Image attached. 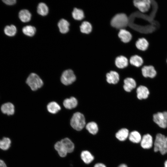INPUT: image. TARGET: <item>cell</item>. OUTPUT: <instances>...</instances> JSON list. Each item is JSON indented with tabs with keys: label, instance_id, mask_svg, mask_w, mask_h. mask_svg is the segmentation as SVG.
I'll return each instance as SVG.
<instances>
[{
	"label": "cell",
	"instance_id": "1",
	"mask_svg": "<svg viewBox=\"0 0 167 167\" xmlns=\"http://www.w3.org/2000/svg\"><path fill=\"white\" fill-rule=\"evenodd\" d=\"M153 150L162 155L167 154V136L161 133H157L154 139Z\"/></svg>",
	"mask_w": 167,
	"mask_h": 167
},
{
	"label": "cell",
	"instance_id": "2",
	"mask_svg": "<svg viewBox=\"0 0 167 167\" xmlns=\"http://www.w3.org/2000/svg\"><path fill=\"white\" fill-rule=\"evenodd\" d=\"M129 19L124 13H118L114 15L111 20L110 24L114 28L120 30L124 29L128 24Z\"/></svg>",
	"mask_w": 167,
	"mask_h": 167
},
{
	"label": "cell",
	"instance_id": "3",
	"mask_svg": "<svg viewBox=\"0 0 167 167\" xmlns=\"http://www.w3.org/2000/svg\"><path fill=\"white\" fill-rule=\"evenodd\" d=\"M70 124L74 129L78 131L81 130L85 125L84 115L79 112L74 113L71 120Z\"/></svg>",
	"mask_w": 167,
	"mask_h": 167
},
{
	"label": "cell",
	"instance_id": "4",
	"mask_svg": "<svg viewBox=\"0 0 167 167\" xmlns=\"http://www.w3.org/2000/svg\"><path fill=\"white\" fill-rule=\"evenodd\" d=\"M26 83L32 91H35L41 88L43 85L42 80L36 74L31 73L26 81Z\"/></svg>",
	"mask_w": 167,
	"mask_h": 167
},
{
	"label": "cell",
	"instance_id": "5",
	"mask_svg": "<svg viewBox=\"0 0 167 167\" xmlns=\"http://www.w3.org/2000/svg\"><path fill=\"white\" fill-rule=\"evenodd\" d=\"M153 120L159 127L161 129L167 128V112H158L154 114Z\"/></svg>",
	"mask_w": 167,
	"mask_h": 167
},
{
	"label": "cell",
	"instance_id": "6",
	"mask_svg": "<svg viewBox=\"0 0 167 167\" xmlns=\"http://www.w3.org/2000/svg\"><path fill=\"white\" fill-rule=\"evenodd\" d=\"M76 79L75 75L73 71L71 69H68L62 73L61 77V81L64 85H68L74 82Z\"/></svg>",
	"mask_w": 167,
	"mask_h": 167
},
{
	"label": "cell",
	"instance_id": "7",
	"mask_svg": "<svg viewBox=\"0 0 167 167\" xmlns=\"http://www.w3.org/2000/svg\"><path fill=\"white\" fill-rule=\"evenodd\" d=\"M154 139L152 136L149 133L144 134L142 137L140 142V146L143 149L148 150L152 148Z\"/></svg>",
	"mask_w": 167,
	"mask_h": 167
},
{
	"label": "cell",
	"instance_id": "8",
	"mask_svg": "<svg viewBox=\"0 0 167 167\" xmlns=\"http://www.w3.org/2000/svg\"><path fill=\"white\" fill-rule=\"evenodd\" d=\"M133 3L141 12L145 13L150 10L151 2L149 0H135L133 1Z\"/></svg>",
	"mask_w": 167,
	"mask_h": 167
},
{
	"label": "cell",
	"instance_id": "9",
	"mask_svg": "<svg viewBox=\"0 0 167 167\" xmlns=\"http://www.w3.org/2000/svg\"><path fill=\"white\" fill-rule=\"evenodd\" d=\"M143 75L145 77L151 78H154L157 74L155 67L152 65L144 66L141 69Z\"/></svg>",
	"mask_w": 167,
	"mask_h": 167
},
{
	"label": "cell",
	"instance_id": "10",
	"mask_svg": "<svg viewBox=\"0 0 167 167\" xmlns=\"http://www.w3.org/2000/svg\"><path fill=\"white\" fill-rule=\"evenodd\" d=\"M137 96L139 100L146 99L149 95V91L145 86L140 85L136 89Z\"/></svg>",
	"mask_w": 167,
	"mask_h": 167
},
{
	"label": "cell",
	"instance_id": "11",
	"mask_svg": "<svg viewBox=\"0 0 167 167\" xmlns=\"http://www.w3.org/2000/svg\"><path fill=\"white\" fill-rule=\"evenodd\" d=\"M135 46L139 50L143 51L147 50L148 49L149 43L148 41L144 37L139 38L136 41Z\"/></svg>",
	"mask_w": 167,
	"mask_h": 167
},
{
	"label": "cell",
	"instance_id": "12",
	"mask_svg": "<svg viewBox=\"0 0 167 167\" xmlns=\"http://www.w3.org/2000/svg\"><path fill=\"white\" fill-rule=\"evenodd\" d=\"M118 35L121 40L124 43L130 42L132 38L131 33L124 29L120 30Z\"/></svg>",
	"mask_w": 167,
	"mask_h": 167
},
{
	"label": "cell",
	"instance_id": "13",
	"mask_svg": "<svg viewBox=\"0 0 167 167\" xmlns=\"http://www.w3.org/2000/svg\"><path fill=\"white\" fill-rule=\"evenodd\" d=\"M123 88L127 92H130L133 89L135 88L136 84L135 80L131 78H127L124 81Z\"/></svg>",
	"mask_w": 167,
	"mask_h": 167
},
{
	"label": "cell",
	"instance_id": "14",
	"mask_svg": "<svg viewBox=\"0 0 167 167\" xmlns=\"http://www.w3.org/2000/svg\"><path fill=\"white\" fill-rule=\"evenodd\" d=\"M1 109L3 113L8 115H12L14 113V106L10 102L6 103L2 105Z\"/></svg>",
	"mask_w": 167,
	"mask_h": 167
},
{
	"label": "cell",
	"instance_id": "15",
	"mask_svg": "<svg viewBox=\"0 0 167 167\" xmlns=\"http://www.w3.org/2000/svg\"><path fill=\"white\" fill-rule=\"evenodd\" d=\"M106 80L109 84H115L118 83L119 80V75L115 71H111L106 74Z\"/></svg>",
	"mask_w": 167,
	"mask_h": 167
},
{
	"label": "cell",
	"instance_id": "16",
	"mask_svg": "<svg viewBox=\"0 0 167 167\" xmlns=\"http://www.w3.org/2000/svg\"><path fill=\"white\" fill-rule=\"evenodd\" d=\"M78 104L77 99L74 97L65 99L63 101V105L65 108L71 109L76 107Z\"/></svg>",
	"mask_w": 167,
	"mask_h": 167
},
{
	"label": "cell",
	"instance_id": "17",
	"mask_svg": "<svg viewBox=\"0 0 167 167\" xmlns=\"http://www.w3.org/2000/svg\"><path fill=\"white\" fill-rule=\"evenodd\" d=\"M115 64L119 68H123L128 65V59L125 57L121 55L117 57L115 60Z\"/></svg>",
	"mask_w": 167,
	"mask_h": 167
},
{
	"label": "cell",
	"instance_id": "18",
	"mask_svg": "<svg viewBox=\"0 0 167 167\" xmlns=\"http://www.w3.org/2000/svg\"><path fill=\"white\" fill-rule=\"evenodd\" d=\"M70 24L67 21L64 19H60L58 23V26L60 32L62 33H66L69 30Z\"/></svg>",
	"mask_w": 167,
	"mask_h": 167
},
{
	"label": "cell",
	"instance_id": "19",
	"mask_svg": "<svg viewBox=\"0 0 167 167\" xmlns=\"http://www.w3.org/2000/svg\"><path fill=\"white\" fill-rule=\"evenodd\" d=\"M67 153L72 152L74 149V145L71 141L68 138H65L61 141Z\"/></svg>",
	"mask_w": 167,
	"mask_h": 167
},
{
	"label": "cell",
	"instance_id": "20",
	"mask_svg": "<svg viewBox=\"0 0 167 167\" xmlns=\"http://www.w3.org/2000/svg\"><path fill=\"white\" fill-rule=\"evenodd\" d=\"M130 62L131 65L137 67H139L142 65L143 60L141 56L138 55H135L130 58Z\"/></svg>",
	"mask_w": 167,
	"mask_h": 167
},
{
	"label": "cell",
	"instance_id": "21",
	"mask_svg": "<svg viewBox=\"0 0 167 167\" xmlns=\"http://www.w3.org/2000/svg\"><path fill=\"white\" fill-rule=\"evenodd\" d=\"M19 16L20 20L23 22L29 21L31 17V14L28 10L24 9L21 10L19 13Z\"/></svg>",
	"mask_w": 167,
	"mask_h": 167
},
{
	"label": "cell",
	"instance_id": "22",
	"mask_svg": "<svg viewBox=\"0 0 167 167\" xmlns=\"http://www.w3.org/2000/svg\"><path fill=\"white\" fill-rule=\"evenodd\" d=\"M128 137L129 139L131 141L136 143H140L142 138L140 134L136 131L131 132L129 134Z\"/></svg>",
	"mask_w": 167,
	"mask_h": 167
},
{
	"label": "cell",
	"instance_id": "23",
	"mask_svg": "<svg viewBox=\"0 0 167 167\" xmlns=\"http://www.w3.org/2000/svg\"><path fill=\"white\" fill-rule=\"evenodd\" d=\"M129 132L126 128H122L119 130L116 134V137L121 141L125 140L129 136Z\"/></svg>",
	"mask_w": 167,
	"mask_h": 167
},
{
	"label": "cell",
	"instance_id": "24",
	"mask_svg": "<svg viewBox=\"0 0 167 167\" xmlns=\"http://www.w3.org/2000/svg\"><path fill=\"white\" fill-rule=\"evenodd\" d=\"M54 148L61 157L66 156L67 152L61 141L58 142L55 144Z\"/></svg>",
	"mask_w": 167,
	"mask_h": 167
},
{
	"label": "cell",
	"instance_id": "25",
	"mask_svg": "<svg viewBox=\"0 0 167 167\" xmlns=\"http://www.w3.org/2000/svg\"><path fill=\"white\" fill-rule=\"evenodd\" d=\"M80 31L83 33H90L92 30V26L89 22L84 21L82 22L80 26Z\"/></svg>",
	"mask_w": 167,
	"mask_h": 167
},
{
	"label": "cell",
	"instance_id": "26",
	"mask_svg": "<svg viewBox=\"0 0 167 167\" xmlns=\"http://www.w3.org/2000/svg\"><path fill=\"white\" fill-rule=\"evenodd\" d=\"M81 157L83 161L86 164H89L93 161L94 157L88 151H83L81 153Z\"/></svg>",
	"mask_w": 167,
	"mask_h": 167
},
{
	"label": "cell",
	"instance_id": "27",
	"mask_svg": "<svg viewBox=\"0 0 167 167\" xmlns=\"http://www.w3.org/2000/svg\"><path fill=\"white\" fill-rule=\"evenodd\" d=\"M47 109L48 111L50 113L55 114L61 109V107L57 103L52 101L48 104Z\"/></svg>",
	"mask_w": 167,
	"mask_h": 167
},
{
	"label": "cell",
	"instance_id": "28",
	"mask_svg": "<svg viewBox=\"0 0 167 167\" xmlns=\"http://www.w3.org/2000/svg\"><path fill=\"white\" fill-rule=\"evenodd\" d=\"M49 11L48 7L47 5L43 2L39 3L37 7V13L42 16L46 15Z\"/></svg>",
	"mask_w": 167,
	"mask_h": 167
},
{
	"label": "cell",
	"instance_id": "29",
	"mask_svg": "<svg viewBox=\"0 0 167 167\" xmlns=\"http://www.w3.org/2000/svg\"><path fill=\"white\" fill-rule=\"evenodd\" d=\"M72 15L73 18L76 20H81L84 17V14L83 10L76 8H74Z\"/></svg>",
	"mask_w": 167,
	"mask_h": 167
},
{
	"label": "cell",
	"instance_id": "30",
	"mask_svg": "<svg viewBox=\"0 0 167 167\" xmlns=\"http://www.w3.org/2000/svg\"><path fill=\"white\" fill-rule=\"evenodd\" d=\"M86 129L91 134L95 135L98 131V127L96 123L93 122L88 123L86 126Z\"/></svg>",
	"mask_w": 167,
	"mask_h": 167
},
{
	"label": "cell",
	"instance_id": "31",
	"mask_svg": "<svg viewBox=\"0 0 167 167\" xmlns=\"http://www.w3.org/2000/svg\"><path fill=\"white\" fill-rule=\"evenodd\" d=\"M22 31L25 35L29 36H32L35 34L36 29L33 26L28 25L23 27Z\"/></svg>",
	"mask_w": 167,
	"mask_h": 167
},
{
	"label": "cell",
	"instance_id": "32",
	"mask_svg": "<svg viewBox=\"0 0 167 167\" xmlns=\"http://www.w3.org/2000/svg\"><path fill=\"white\" fill-rule=\"evenodd\" d=\"M11 142L10 139L7 137H3L0 140V148L6 150L8 149L11 146Z\"/></svg>",
	"mask_w": 167,
	"mask_h": 167
},
{
	"label": "cell",
	"instance_id": "33",
	"mask_svg": "<svg viewBox=\"0 0 167 167\" xmlns=\"http://www.w3.org/2000/svg\"><path fill=\"white\" fill-rule=\"evenodd\" d=\"M4 31L6 35L12 36L15 34L16 32V28L15 26L13 25L7 26L5 28Z\"/></svg>",
	"mask_w": 167,
	"mask_h": 167
},
{
	"label": "cell",
	"instance_id": "34",
	"mask_svg": "<svg viewBox=\"0 0 167 167\" xmlns=\"http://www.w3.org/2000/svg\"><path fill=\"white\" fill-rule=\"evenodd\" d=\"M3 2L6 4L8 5H13L15 3V0H3Z\"/></svg>",
	"mask_w": 167,
	"mask_h": 167
},
{
	"label": "cell",
	"instance_id": "35",
	"mask_svg": "<svg viewBox=\"0 0 167 167\" xmlns=\"http://www.w3.org/2000/svg\"><path fill=\"white\" fill-rule=\"evenodd\" d=\"M0 167H7L4 161L1 159H0Z\"/></svg>",
	"mask_w": 167,
	"mask_h": 167
},
{
	"label": "cell",
	"instance_id": "36",
	"mask_svg": "<svg viewBox=\"0 0 167 167\" xmlns=\"http://www.w3.org/2000/svg\"><path fill=\"white\" fill-rule=\"evenodd\" d=\"M94 167H106L105 165L103 164L98 163L96 164Z\"/></svg>",
	"mask_w": 167,
	"mask_h": 167
},
{
	"label": "cell",
	"instance_id": "37",
	"mask_svg": "<svg viewBox=\"0 0 167 167\" xmlns=\"http://www.w3.org/2000/svg\"><path fill=\"white\" fill-rule=\"evenodd\" d=\"M164 167H167V160H166L164 163Z\"/></svg>",
	"mask_w": 167,
	"mask_h": 167
},
{
	"label": "cell",
	"instance_id": "38",
	"mask_svg": "<svg viewBox=\"0 0 167 167\" xmlns=\"http://www.w3.org/2000/svg\"><path fill=\"white\" fill-rule=\"evenodd\" d=\"M118 167H127L125 164H122L120 165Z\"/></svg>",
	"mask_w": 167,
	"mask_h": 167
},
{
	"label": "cell",
	"instance_id": "39",
	"mask_svg": "<svg viewBox=\"0 0 167 167\" xmlns=\"http://www.w3.org/2000/svg\"><path fill=\"white\" fill-rule=\"evenodd\" d=\"M166 63H167V58L166 59Z\"/></svg>",
	"mask_w": 167,
	"mask_h": 167
}]
</instances>
